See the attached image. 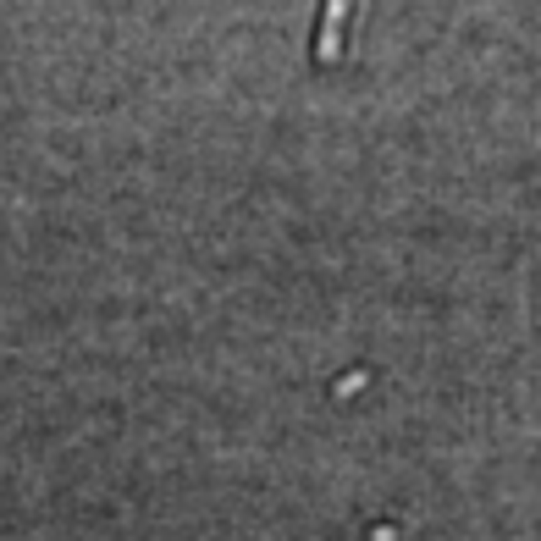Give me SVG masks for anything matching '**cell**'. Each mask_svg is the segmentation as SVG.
Instances as JSON below:
<instances>
[{
	"label": "cell",
	"instance_id": "6da1fadb",
	"mask_svg": "<svg viewBox=\"0 0 541 541\" xmlns=\"http://www.w3.org/2000/svg\"><path fill=\"white\" fill-rule=\"evenodd\" d=\"M337 11H348V0H326V22H320V44H315V61L320 66L337 61Z\"/></svg>",
	"mask_w": 541,
	"mask_h": 541
}]
</instances>
